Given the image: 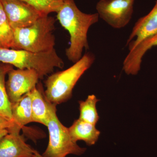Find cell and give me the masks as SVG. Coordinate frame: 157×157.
I'll use <instances>...</instances> for the list:
<instances>
[{
  "label": "cell",
  "mask_w": 157,
  "mask_h": 157,
  "mask_svg": "<svg viewBox=\"0 0 157 157\" xmlns=\"http://www.w3.org/2000/svg\"><path fill=\"white\" fill-rule=\"evenodd\" d=\"M0 63L11 65L19 69L34 70L40 79L53 72L55 68L62 69L64 62L54 49L45 52L0 47Z\"/></svg>",
  "instance_id": "4"
},
{
  "label": "cell",
  "mask_w": 157,
  "mask_h": 157,
  "mask_svg": "<svg viewBox=\"0 0 157 157\" xmlns=\"http://www.w3.org/2000/svg\"><path fill=\"white\" fill-rule=\"evenodd\" d=\"M14 126V124L13 122L0 116V131L4 130H9Z\"/></svg>",
  "instance_id": "19"
},
{
  "label": "cell",
  "mask_w": 157,
  "mask_h": 157,
  "mask_svg": "<svg viewBox=\"0 0 157 157\" xmlns=\"http://www.w3.org/2000/svg\"><path fill=\"white\" fill-rule=\"evenodd\" d=\"M9 133V131L8 130H2L0 131V139Z\"/></svg>",
  "instance_id": "20"
},
{
  "label": "cell",
  "mask_w": 157,
  "mask_h": 157,
  "mask_svg": "<svg viewBox=\"0 0 157 157\" xmlns=\"http://www.w3.org/2000/svg\"><path fill=\"white\" fill-rule=\"evenodd\" d=\"M32 101L33 122L39 123L47 126L48 120V109L47 100L42 86L34 88L30 92Z\"/></svg>",
  "instance_id": "14"
},
{
  "label": "cell",
  "mask_w": 157,
  "mask_h": 157,
  "mask_svg": "<svg viewBox=\"0 0 157 157\" xmlns=\"http://www.w3.org/2000/svg\"><path fill=\"white\" fill-rule=\"evenodd\" d=\"M61 25L69 32L70 45L66 49L68 59L75 63L82 57L83 49L89 48L87 34L90 28L99 21L98 13L86 14L78 9L74 0H63L57 12Z\"/></svg>",
  "instance_id": "1"
},
{
  "label": "cell",
  "mask_w": 157,
  "mask_h": 157,
  "mask_svg": "<svg viewBox=\"0 0 157 157\" xmlns=\"http://www.w3.org/2000/svg\"><path fill=\"white\" fill-rule=\"evenodd\" d=\"M35 154L37 157H43L42 155L40 154V153L39 152L37 151H35Z\"/></svg>",
  "instance_id": "21"
},
{
  "label": "cell",
  "mask_w": 157,
  "mask_h": 157,
  "mask_svg": "<svg viewBox=\"0 0 157 157\" xmlns=\"http://www.w3.org/2000/svg\"><path fill=\"white\" fill-rule=\"evenodd\" d=\"M14 39V30L9 23L0 1V47L13 48Z\"/></svg>",
  "instance_id": "17"
},
{
  "label": "cell",
  "mask_w": 157,
  "mask_h": 157,
  "mask_svg": "<svg viewBox=\"0 0 157 157\" xmlns=\"http://www.w3.org/2000/svg\"><path fill=\"white\" fill-rule=\"evenodd\" d=\"M157 33V1L151 11L135 23L127 41L129 51L140 42Z\"/></svg>",
  "instance_id": "9"
},
{
  "label": "cell",
  "mask_w": 157,
  "mask_h": 157,
  "mask_svg": "<svg viewBox=\"0 0 157 157\" xmlns=\"http://www.w3.org/2000/svg\"><path fill=\"white\" fill-rule=\"evenodd\" d=\"M56 20L44 15L33 25L23 28L14 29V45L12 49L45 52L55 49Z\"/></svg>",
  "instance_id": "3"
},
{
  "label": "cell",
  "mask_w": 157,
  "mask_h": 157,
  "mask_svg": "<svg viewBox=\"0 0 157 157\" xmlns=\"http://www.w3.org/2000/svg\"><path fill=\"white\" fill-rule=\"evenodd\" d=\"M135 1L100 0L96 5L97 13L113 28H123L132 19Z\"/></svg>",
  "instance_id": "6"
},
{
  "label": "cell",
  "mask_w": 157,
  "mask_h": 157,
  "mask_svg": "<svg viewBox=\"0 0 157 157\" xmlns=\"http://www.w3.org/2000/svg\"><path fill=\"white\" fill-rule=\"evenodd\" d=\"M6 88L11 104L19 100L23 96L36 86L39 74L34 70L12 69L8 73Z\"/></svg>",
  "instance_id": "8"
},
{
  "label": "cell",
  "mask_w": 157,
  "mask_h": 157,
  "mask_svg": "<svg viewBox=\"0 0 157 157\" xmlns=\"http://www.w3.org/2000/svg\"><path fill=\"white\" fill-rule=\"evenodd\" d=\"M13 68L11 65L0 63V116L14 123L11 113V103L6 90V75Z\"/></svg>",
  "instance_id": "15"
},
{
  "label": "cell",
  "mask_w": 157,
  "mask_h": 157,
  "mask_svg": "<svg viewBox=\"0 0 157 157\" xmlns=\"http://www.w3.org/2000/svg\"><path fill=\"white\" fill-rule=\"evenodd\" d=\"M48 120L47 127L49 133V141L42 155L44 157H66L68 155H81L86 149L74 142L70 136L69 128L64 126L56 114V105L47 100Z\"/></svg>",
  "instance_id": "5"
},
{
  "label": "cell",
  "mask_w": 157,
  "mask_h": 157,
  "mask_svg": "<svg viewBox=\"0 0 157 157\" xmlns=\"http://www.w3.org/2000/svg\"><path fill=\"white\" fill-rule=\"evenodd\" d=\"M35 150L25 142L20 132L10 129L0 139V157H31Z\"/></svg>",
  "instance_id": "10"
},
{
  "label": "cell",
  "mask_w": 157,
  "mask_h": 157,
  "mask_svg": "<svg viewBox=\"0 0 157 157\" xmlns=\"http://www.w3.org/2000/svg\"><path fill=\"white\" fill-rule=\"evenodd\" d=\"M13 30L33 25L45 15L28 3L20 0H0Z\"/></svg>",
  "instance_id": "7"
},
{
  "label": "cell",
  "mask_w": 157,
  "mask_h": 157,
  "mask_svg": "<svg viewBox=\"0 0 157 157\" xmlns=\"http://www.w3.org/2000/svg\"><path fill=\"white\" fill-rule=\"evenodd\" d=\"M11 113L14 126L13 128L20 132L25 125L33 122L32 101L29 92L11 104Z\"/></svg>",
  "instance_id": "12"
},
{
  "label": "cell",
  "mask_w": 157,
  "mask_h": 157,
  "mask_svg": "<svg viewBox=\"0 0 157 157\" xmlns=\"http://www.w3.org/2000/svg\"><path fill=\"white\" fill-rule=\"evenodd\" d=\"M37 157L36 156V155H35H35L33 156V157Z\"/></svg>",
  "instance_id": "22"
},
{
  "label": "cell",
  "mask_w": 157,
  "mask_h": 157,
  "mask_svg": "<svg viewBox=\"0 0 157 157\" xmlns=\"http://www.w3.org/2000/svg\"><path fill=\"white\" fill-rule=\"evenodd\" d=\"M71 138L77 143L78 140L84 141L88 146L94 145L99 139L101 132L96 128L95 125L78 119L74 121L69 128Z\"/></svg>",
  "instance_id": "13"
},
{
  "label": "cell",
  "mask_w": 157,
  "mask_h": 157,
  "mask_svg": "<svg viewBox=\"0 0 157 157\" xmlns=\"http://www.w3.org/2000/svg\"><path fill=\"white\" fill-rule=\"evenodd\" d=\"M95 59L94 54L87 52L70 68L48 76L45 81L46 89L44 92L46 100L56 105L70 100L77 82Z\"/></svg>",
  "instance_id": "2"
},
{
  "label": "cell",
  "mask_w": 157,
  "mask_h": 157,
  "mask_svg": "<svg viewBox=\"0 0 157 157\" xmlns=\"http://www.w3.org/2000/svg\"><path fill=\"white\" fill-rule=\"evenodd\" d=\"M29 4L42 14L48 15L52 12H57L61 7L63 0H20Z\"/></svg>",
  "instance_id": "18"
},
{
  "label": "cell",
  "mask_w": 157,
  "mask_h": 157,
  "mask_svg": "<svg viewBox=\"0 0 157 157\" xmlns=\"http://www.w3.org/2000/svg\"><path fill=\"white\" fill-rule=\"evenodd\" d=\"M157 46V33L140 42L129 51L123 62V69L128 75H136L140 69L142 58L147 51Z\"/></svg>",
  "instance_id": "11"
},
{
  "label": "cell",
  "mask_w": 157,
  "mask_h": 157,
  "mask_svg": "<svg viewBox=\"0 0 157 157\" xmlns=\"http://www.w3.org/2000/svg\"><path fill=\"white\" fill-rule=\"evenodd\" d=\"M99 101L94 95H90L85 101H78L80 113L78 119L96 125L100 118L96 108Z\"/></svg>",
  "instance_id": "16"
}]
</instances>
